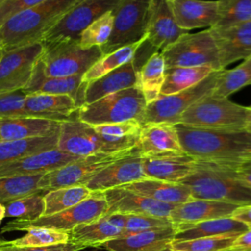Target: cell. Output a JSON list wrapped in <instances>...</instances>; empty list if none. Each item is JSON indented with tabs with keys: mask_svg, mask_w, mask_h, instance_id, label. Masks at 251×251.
<instances>
[{
	"mask_svg": "<svg viewBox=\"0 0 251 251\" xmlns=\"http://www.w3.org/2000/svg\"><path fill=\"white\" fill-rule=\"evenodd\" d=\"M184 153L196 160L240 164L251 160V130L208 129L175 126Z\"/></svg>",
	"mask_w": 251,
	"mask_h": 251,
	"instance_id": "1",
	"label": "cell"
},
{
	"mask_svg": "<svg viewBox=\"0 0 251 251\" xmlns=\"http://www.w3.org/2000/svg\"><path fill=\"white\" fill-rule=\"evenodd\" d=\"M179 183L186 185L195 199L216 200L238 206L251 204V188L239 179L235 164L196 160L193 172Z\"/></svg>",
	"mask_w": 251,
	"mask_h": 251,
	"instance_id": "2",
	"label": "cell"
},
{
	"mask_svg": "<svg viewBox=\"0 0 251 251\" xmlns=\"http://www.w3.org/2000/svg\"><path fill=\"white\" fill-rule=\"evenodd\" d=\"M80 0H45L11 17L0 26V46L5 50L41 41Z\"/></svg>",
	"mask_w": 251,
	"mask_h": 251,
	"instance_id": "3",
	"label": "cell"
},
{
	"mask_svg": "<svg viewBox=\"0 0 251 251\" xmlns=\"http://www.w3.org/2000/svg\"><path fill=\"white\" fill-rule=\"evenodd\" d=\"M248 114L249 106L210 94L186 109L178 124L197 128L243 129L247 126Z\"/></svg>",
	"mask_w": 251,
	"mask_h": 251,
	"instance_id": "4",
	"label": "cell"
},
{
	"mask_svg": "<svg viewBox=\"0 0 251 251\" xmlns=\"http://www.w3.org/2000/svg\"><path fill=\"white\" fill-rule=\"evenodd\" d=\"M146 105L140 86H134L82 105L77 111V116L79 121L90 126L116 124L129 120L140 123Z\"/></svg>",
	"mask_w": 251,
	"mask_h": 251,
	"instance_id": "5",
	"label": "cell"
},
{
	"mask_svg": "<svg viewBox=\"0 0 251 251\" xmlns=\"http://www.w3.org/2000/svg\"><path fill=\"white\" fill-rule=\"evenodd\" d=\"M43 52L37 64L46 76L83 75L102 56L100 47L82 49L78 40L42 42Z\"/></svg>",
	"mask_w": 251,
	"mask_h": 251,
	"instance_id": "6",
	"label": "cell"
},
{
	"mask_svg": "<svg viewBox=\"0 0 251 251\" xmlns=\"http://www.w3.org/2000/svg\"><path fill=\"white\" fill-rule=\"evenodd\" d=\"M107 212L108 203L103 192L92 191L87 198L62 212L49 216H42L33 221H12L3 227L2 232L25 230L30 226L46 227L69 232L79 225L89 224L102 218Z\"/></svg>",
	"mask_w": 251,
	"mask_h": 251,
	"instance_id": "7",
	"label": "cell"
},
{
	"mask_svg": "<svg viewBox=\"0 0 251 251\" xmlns=\"http://www.w3.org/2000/svg\"><path fill=\"white\" fill-rule=\"evenodd\" d=\"M166 69L176 67H210L216 71L221 67L219 52L210 28L185 33L161 51Z\"/></svg>",
	"mask_w": 251,
	"mask_h": 251,
	"instance_id": "8",
	"label": "cell"
},
{
	"mask_svg": "<svg viewBox=\"0 0 251 251\" xmlns=\"http://www.w3.org/2000/svg\"><path fill=\"white\" fill-rule=\"evenodd\" d=\"M221 71L213 72L198 84L185 90L160 95L155 101L146 105L141 118V126L149 124H168L176 126L183 112L201 98L212 94Z\"/></svg>",
	"mask_w": 251,
	"mask_h": 251,
	"instance_id": "9",
	"label": "cell"
},
{
	"mask_svg": "<svg viewBox=\"0 0 251 251\" xmlns=\"http://www.w3.org/2000/svg\"><path fill=\"white\" fill-rule=\"evenodd\" d=\"M150 0H120L112 10L114 25L108 42L101 47L108 54L145 38Z\"/></svg>",
	"mask_w": 251,
	"mask_h": 251,
	"instance_id": "10",
	"label": "cell"
},
{
	"mask_svg": "<svg viewBox=\"0 0 251 251\" xmlns=\"http://www.w3.org/2000/svg\"><path fill=\"white\" fill-rule=\"evenodd\" d=\"M155 51L157 50L145 40L129 62L93 81L87 82L84 104L92 103L108 94L120 90L140 86V70L146 60Z\"/></svg>",
	"mask_w": 251,
	"mask_h": 251,
	"instance_id": "11",
	"label": "cell"
},
{
	"mask_svg": "<svg viewBox=\"0 0 251 251\" xmlns=\"http://www.w3.org/2000/svg\"><path fill=\"white\" fill-rule=\"evenodd\" d=\"M126 153H98L79 158L56 170L45 173L38 182V188L49 191L57 188L85 185L98 172Z\"/></svg>",
	"mask_w": 251,
	"mask_h": 251,
	"instance_id": "12",
	"label": "cell"
},
{
	"mask_svg": "<svg viewBox=\"0 0 251 251\" xmlns=\"http://www.w3.org/2000/svg\"><path fill=\"white\" fill-rule=\"evenodd\" d=\"M43 49L41 41L10 50L0 46V92L24 89Z\"/></svg>",
	"mask_w": 251,
	"mask_h": 251,
	"instance_id": "13",
	"label": "cell"
},
{
	"mask_svg": "<svg viewBox=\"0 0 251 251\" xmlns=\"http://www.w3.org/2000/svg\"><path fill=\"white\" fill-rule=\"evenodd\" d=\"M120 0H80L42 37L41 42L78 40L95 20L112 11Z\"/></svg>",
	"mask_w": 251,
	"mask_h": 251,
	"instance_id": "14",
	"label": "cell"
},
{
	"mask_svg": "<svg viewBox=\"0 0 251 251\" xmlns=\"http://www.w3.org/2000/svg\"><path fill=\"white\" fill-rule=\"evenodd\" d=\"M185 33L176 22L172 0H150L145 37L154 49L162 51Z\"/></svg>",
	"mask_w": 251,
	"mask_h": 251,
	"instance_id": "15",
	"label": "cell"
},
{
	"mask_svg": "<svg viewBox=\"0 0 251 251\" xmlns=\"http://www.w3.org/2000/svg\"><path fill=\"white\" fill-rule=\"evenodd\" d=\"M147 178L142 166V157L133 149L118 158L94 175L85 184L91 191H105Z\"/></svg>",
	"mask_w": 251,
	"mask_h": 251,
	"instance_id": "16",
	"label": "cell"
},
{
	"mask_svg": "<svg viewBox=\"0 0 251 251\" xmlns=\"http://www.w3.org/2000/svg\"><path fill=\"white\" fill-rule=\"evenodd\" d=\"M102 192L108 203L107 214L143 215L169 218L172 210L176 207L171 204L158 202L122 186L107 189Z\"/></svg>",
	"mask_w": 251,
	"mask_h": 251,
	"instance_id": "17",
	"label": "cell"
},
{
	"mask_svg": "<svg viewBox=\"0 0 251 251\" xmlns=\"http://www.w3.org/2000/svg\"><path fill=\"white\" fill-rule=\"evenodd\" d=\"M57 149L79 158L106 153L93 126L79 120L61 123Z\"/></svg>",
	"mask_w": 251,
	"mask_h": 251,
	"instance_id": "18",
	"label": "cell"
},
{
	"mask_svg": "<svg viewBox=\"0 0 251 251\" xmlns=\"http://www.w3.org/2000/svg\"><path fill=\"white\" fill-rule=\"evenodd\" d=\"M216 42L222 69L251 57V21L226 27L210 28Z\"/></svg>",
	"mask_w": 251,
	"mask_h": 251,
	"instance_id": "19",
	"label": "cell"
},
{
	"mask_svg": "<svg viewBox=\"0 0 251 251\" xmlns=\"http://www.w3.org/2000/svg\"><path fill=\"white\" fill-rule=\"evenodd\" d=\"M126 215L106 214L102 218L75 226L69 231V242L82 246H99L121 237Z\"/></svg>",
	"mask_w": 251,
	"mask_h": 251,
	"instance_id": "20",
	"label": "cell"
},
{
	"mask_svg": "<svg viewBox=\"0 0 251 251\" xmlns=\"http://www.w3.org/2000/svg\"><path fill=\"white\" fill-rule=\"evenodd\" d=\"M78 109L73 97L65 94H27L25 103V116L59 123L78 120Z\"/></svg>",
	"mask_w": 251,
	"mask_h": 251,
	"instance_id": "21",
	"label": "cell"
},
{
	"mask_svg": "<svg viewBox=\"0 0 251 251\" xmlns=\"http://www.w3.org/2000/svg\"><path fill=\"white\" fill-rule=\"evenodd\" d=\"M196 159L186 153H170L142 157L143 172L147 178L180 182L194 170Z\"/></svg>",
	"mask_w": 251,
	"mask_h": 251,
	"instance_id": "22",
	"label": "cell"
},
{
	"mask_svg": "<svg viewBox=\"0 0 251 251\" xmlns=\"http://www.w3.org/2000/svg\"><path fill=\"white\" fill-rule=\"evenodd\" d=\"M77 159L79 157L68 154L57 148L46 150L0 166V178L45 174Z\"/></svg>",
	"mask_w": 251,
	"mask_h": 251,
	"instance_id": "23",
	"label": "cell"
},
{
	"mask_svg": "<svg viewBox=\"0 0 251 251\" xmlns=\"http://www.w3.org/2000/svg\"><path fill=\"white\" fill-rule=\"evenodd\" d=\"M133 151L141 157L183 153L176 126L168 124L142 126L139 139Z\"/></svg>",
	"mask_w": 251,
	"mask_h": 251,
	"instance_id": "24",
	"label": "cell"
},
{
	"mask_svg": "<svg viewBox=\"0 0 251 251\" xmlns=\"http://www.w3.org/2000/svg\"><path fill=\"white\" fill-rule=\"evenodd\" d=\"M87 82L82 81V75L67 77L46 76L36 63L32 76L28 84L23 89L26 94H65L70 95L75 101L78 108L84 105L85 88Z\"/></svg>",
	"mask_w": 251,
	"mask_h": 251,
	"instance_id": "25",
	"label": "cell"
},
{
	"mask_svg": "<svg viewBox=\"0 0 251 251\" xmlns=\"http://www.w3.org/2000/svg\"><path fill=\"white\" fill-rule=\"evenodd\" d=\"M238 205L207 199H195L176 205L171 212L169 219L176 226L196 224L203 221L230 217Z\"/></svg>",
	"mask_w": 251,
	"mask_h": 251,
	"instance_id": "26",
	"label": "cell"
},
{
	"mask_svg": "<svg viewBox=\"0 0 251 251\" xmlns=\"http://www.w3.org/2000/svg\"><path fill=\"white\" fill-rule=\"evenodd\" d=\"M172 7L177 25L187 31L211 28L219 19L218 0H172Z\"/></svg>",
	"mask_w": 251,
	"mask_h": 251,
	"instance_id": "27",
	"label": "cell"
},
{
	"mask_svg": "<svg viewBox=\"0 0 251 251\" xmlns=\"http://www.w3.org/2000/svg\"><path fill=\"white\" fill-rule=\"evenodd\" d=\"M93 127L101 138L106 153L112 154L130 152L137 144L142 126L136 120H129Z\"/></svg>",
	"mask_w": 251,
	"mask_h": 251,
	"instance_id": "28",
	"label": "cell"
},
{
	"mask_svg": "<svg viewBox=\"0 0 251 251\" xmlns=\"http://www.w3.org/2000/svg\"><path fill=\"white\" fill-rule=\"evenodd\" d=\"M61 123L34 117L0 118V141L45 136L60 129Z\"/></svg>",
	"mask_w": 251,
	"mask_h": 251,
	"instance_id": "29",
	"label": "cell"
},
{
	"mask_svg": "<svg viewBox=\"0 0 251 251\" xmlns=\"http://www.w3.org/2000/svg\"><path fill=\"white\" fill-rule=\"evenodd\" d=\"M247 229V226L241 222H238L231 217H225L196 224L177 225L176 226V234L173 241H183L221 235L238 236Z\"/></svg>",
	"mask_w": 251,
	"mask_h": 251,
	"instance_id": "30",
	"label": "cell"
},
{
	"mask_svg": "<svg viewBox=\"0 0 251 251\" xmlns=\"http://www.w3.org/2000/svg\"><path fill=\"white\" fill-rule=\"evenodd\" d=\"M176 226L144 231L105 242L108 251H160L173 241Z\"/></svg>",
	"mask_w": 251,
	"mask_h": 251,
	"instance_id": "31",
	"label": "cell"
},
{
	"mask_svg": "<svg viewBox=\"0 0 251 251\" xmlns=\"http://www.w3.org/2000/svg\"><path fill=\"white\" fill-rule=\"evenodd\" d=\"M122 187L158 202L174 206L184 203L192 198L189 188L179 182L175 183L153 178H144Z\"/></svg>",
	"mask_w": 251,
	"mask_h": 251,
	"instance_id": "32",
	"label": "cell"
},
{
	"mask_svg": "<svg viewBox=\"0 0 251 251\" xmlns=\"http://www.w3.org/2000/svg\"><path fill=\"white\" fill-rule=\"evenodd\" d=\"M59 130L45 136L0 141V166L18 159L57 148Z\"/></svg>",
	"mask_w": 251,
	"mask_h": 251,
	"instance_id": "33",
	"label": "cell"
},
{
	"mask_svg": "<svg viewBox=\"0 0 251 251\" xmlns=\"http://www.w3.org/2000/svg\"><path fill=\"white\" fill-rule=\"evenodd\" d=\"M215 71L210 67H176L166 69L165 80L160 95H170L190 88L201 82Z\"/></svg>",
	"mask_w": 251,
	"mask_h": 251,
	"instance_id": "34",
	"label": "cell"
},
{
	"mask_svg": "<svg viewBox=\"0 0 251 251\" xmlns=\"http://www.w3.org/2000/svg\"><path fill=\"white\" fill-rule=\"evenodd\" d=\"M166 65L161 51H155L140 70V88L146 103L155 101L161 94Z\"/></svg>",
	"mask_w": 251,
	"mask_h": 251,
	"instance_id": "35",
	"label": "cell"
},
{
	"mask_svg": "<svg viewBox=\"0 0 251 251\" xmlns=\"http://www.w3.org/2000/svg\"><path fill=\"white\" fill-rule=\"evenodd\" d=\"M146 40V37L138 42L123 46L117 50L103 55L83 75L82 81H93L111 71L119 68L120 66L129 62L136 54L142 43Z\"/></svg>",
	"mask_w": 251,
	"mask_h": 251,
	"instance_id": "36",
	"label": "cell"
},
{
	"mask_svg": "<svg viewBox=\"0 0 251 251\" xmlns=\"http://www.w3.org/2000/svg\"><path fill=\"white\" fill-rule=\"evenodd\" d=\"M91 192L85 185L68 186L46 191L43 196L45 205L43 216L67 210L87 198Z\"/></svg>",
	"mask_w": 251,
	"mask_h": 251,
	"instance_id": "37",
	"label": "cell"
},
{
	"mask_svg": "<svg viewBox=\"0 0 251 251\" xmlns=\"http://www.w3.org/2000/svg\"><path fill=\"white\" fill-rule=\"evenodd\" d=\"M246 85H251V57L231 70H222L212 95L227 98Z\"/></svg>",
	"mask_w": 251,
	"mask_h": 251,
	"instance_id": "38",
	"label": "cell"
},
{
	"mask_svg": "<svg viewBox=\"0 0 251 251\" xmlns=\"http://www.w3.org/2000/svg\"><path fill=\"white\" fill-rule=\"evenodd\" d=\"M44 174L15 176L0 178V204H7L19 198L41 191L38 182ZM43 191V190H42Z\"/></svg>",
	"mask_w": 251,
	"mask_h": 251,
	"instance_id": "39",
	"label": "cell"
},
{
	"mask_svg": "<svg viewBox=\"0 0 251 251\" xmlns=\"http://www.w3.org/2000/svg\"><path fill=\"white\" fill-rule=\"evenodd\" d=\"M46 191H39L5 204V217L23 221H33L44 214V199Z\"/></svg>",
	"mask_w": 251,
	"mask_h": 251,
	"instance_id": "40",
	"label": "cell"
},
{
	"mask_svg": "<svg viewBox=\"0 0 251 251\" xmlns=\"http://www.w3.org/2000/svg\"><path fill=\"white\" fill-rule=\"evenodd\" d=\"M114 16L113 12L109 11L91 23L79 35L78 44L82 49L104 46L113 30Z\"/></svg>",
	"mask_w": 251,
	"mask_h": 251,
	"instance_id": "41",
	"label": "cell"
},
{
	"mask_svg": "<svg viewBox=\"0 0 251 251\" xmlns=\"http://www.w3.org/2000/svg\"><path fill=\"white\" fill-rule=\"evenodd\" d=\"M26 233L19 238L6 242L19 247H39L69 242V233L46 227L30 226L25 228Z\"/></svg>",
	"mask_w": 251,
	"mask_h": 251,
	"instance_id": "42",
	"label": "cell"
},
{
	"mask_svg": "<svg viewBox=\"0 0 251 251\" xmlns=\"http://www.w3.org/2000/svg\"><path fill=\"white\" fill-rule=\"evenodd\" d=\"M219 19L212 27H226L251 21V0H218Z\"/></svg>",
	"mask_w": 251,
	"mask_h": 251,
	"instance_id": "43",
	"label": "cell"
},
{
	"mask_svg": "<svg viewBox=\"0 0 251 251\" xmlns=\"http://www.w3.org/2000/svg\"><path fill=\"white\" fill-rule=\"evenodd\" d=\"M237 236H211L200 237L183 241H172L174 249L179 251H225L230 249Z\"/></svg>",
	"mask_w": 251,
	"mask_h": 251,
	"instance_id": "44",
	"label": "cell"
},
{
	"mask_svg": "<svg viewBox=\"0 0 251 251\" xmlns=\"http://www.w3.org/2000/svg\"><path fill=\"white\" fill-rule=\"evenodd\" d=\"M169 226H175L173 222L167 217L143 216V215H126L125 227L121 237L149 231L162 229Z\"/></svg>",
	"mask_w": 251,
	"mask_h": 251,
	"instance_id": "45",
	"label": "cell"
},
{
	"mask_svg": "<svg viewBox=\"0 0 251 251\" xmlns=\"http://www.w3.org/2000/svg\"><path fill=\"white\" fill-rule=\"evenodd\" d=\"M26 95L23 89L0 92V118L25 117Z\"/></svg>",
	"mask_w": 251,
	"mask_h": 251,
	"instance_id": "46",
	"label": "cell"
},
{
	"mask_svg": "<svg viewBox=\"0 0 251 251\" xmlns=\"http://www.w3.org/2000/svg\"><path fill=\"white\" fill-rule=\"evenodd\" d=\"M45 0H5L0 6V26L14 15L32 8Z\"/></svg>",
	"mask_w": 251,
	"mask_h": 251,
	"instance_id": "47",
	"label": "cell"
},
{
	"mask_svg": "<svg viewBox=\"0 0 251 251\" xmlns=\"http://www.w3.org/2000/svg\"><path fill=\"white\" fill-rule=\"evenodd\" d=\"M80 249L83 247L70 242L39 247H19L11 245L5 240H0V251H78Z\"/></svg>",
	"mask_w": 251,
	"mask_h": 251,
	"instance_id": "48",
	"label": "cell"
},
{
	"mask_svg": "<svg viewBox=\"0 0 251 251\" xmlns=\"http://www.w3.org/2000/svg\"><path fill=\"white\" fill-rule=\"evenodd\" d=\"M234 220L244 224L248 229L251 228V204L238 206L230 216Z\"/></svg>",
	"mask_w": 251,
	"mask_h": 251,
	"instance_id": "49",
	"label": "cell"
},
{
	"mask_svg": "<svg viewBox=\"0 0 251 251\" xmlns=\"http://www.w3.org/2000/svg\"><path fill=\"white\" fill-rule=\"evenodd\" d=\"M230 249L234 251H251V228L238 235Z\"/></svg>",
	"mask_w": 251,
	"mask_h": 251,
	"instance_id": "50",
	"label": "cell"
},
{
	"mask_svg": "<svg viewBox=\"0 0 251 251\" xmlns=\"http://www.w3.org/2000/svg\"><path fill=\"white\" fill-rule=\"evenodd\" d=\"M235 170L239 179L245 185L251 188V160L240 164H235Z\"/></svg>",
	"mask_w": 251,
	"mask_h": 251,
	"instance_id": "51",
	"label": "cell"
},
{
	"mask_svg": "<svg viewBox=\"0 0 251 251\" xmlns=\"http://www.w3.org/2000/svg\"><path fill=\"white\" fill-rule=\"evenodd\" d=\"M4 218H5V205L0 204V224Z\"/></svg>",
	"mask_w": 251,
	"mask_h": 251,
	"instance_id": "52",
	"label": "cell"
},
{
	"mask_svg": "<svg viewBox=\"0 0 251 251\" xmlns=\"http://www.w3.org/2000/svg\"><path fill=\"white\" fill-rule=\"evenodd\" d=\"M246 128H248L249 130H251V106H249V114H248Z\"/></svg>",
	"mask_w": 251,
	"mask_h": 251,
	"instance_id": "53",
	"label": "cell"
},
{
	"mask_svg": "<svg viewBox=\"0 0 251 251\" xmlns=\"http://www.w3.org/2000/svg\"><path fill=\"white\" fill-rule=\"evenodd\" d=\"M160 251H179V250H176V249H174L173 247H172V245L171 244H169L168 246H166L165 248H163L162 250H160Z\"/></svg>",
	"mask_w": 251,
	"mask_h": 251,
	"instance_id": "54",
	"label": "cell"
},
{
	"mask_svg": "<svg viewBox=\"0 0 251 251\" xmlns=\"http://www.w3.org/2000/svg\"><path fill=\"white\" fill-rule=\"evenodd\" d=\"M4 1H5V0H0V6H1V5H2V3H3V2H4Z\"/></svg>",
	"mask_w": 251,
	"mask_h": 251,
	"instance_id": "55",
	"label": "cell"
},
{
	"mask_svg": "<svg viewBox=\"0 0 251 251\" xmlns=\"http://www.w3.org/2000/svg\"><path fill=\"white\" fill-rule=\"evenodd\" d=\"M225 251H234V250H231V249H227V250H225Z\"/></svg>",
	"mask_w": 251,
	"mask_h": 251,
	"instance_id": "56",
	"label": "cell"
}]
</instances>
